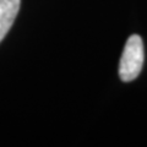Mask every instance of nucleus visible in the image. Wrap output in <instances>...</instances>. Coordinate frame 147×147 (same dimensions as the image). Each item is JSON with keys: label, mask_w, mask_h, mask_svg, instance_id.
<instances>
[{"label": "nucleus", "mask_w": 147, "mask_h": 147, "mask_svg": "<svg viewBox=\"0 0 147 147\" xmlns=\"http://www.w3.org/2000/svg\"><path fill=\"white\" fill-rule=\"evenodd\" d=\"M144 60V42L140 36L132 34L126 40L120 58V64H119V76L121 81L130 82L135 80L142 70Z\"/></svg>", "instance_id": "obj_1"}, {"label": "nucleus", "mask_w": 147, "mask_h": 147, "mask_svg": "<svg viewBox=\"0 0 147 147\" xmlns=\"http://www.w3.org/2000/svg\"><path fill=\"white\" fill-rule=\"evenodd\" d=\"M21 0H0V42L10 31L20 10Z\"/></svg>", "instance_id": "obj_2"}]
</instances>
